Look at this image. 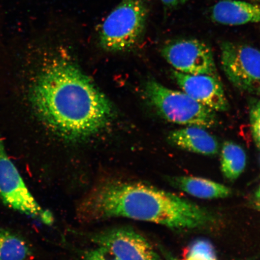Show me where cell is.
I'll return each instance as SVG.
<instances>
[{
  "mask_svg": "<svg viewBox=\"0 0 260 260\" xmlns=\"http://www.w3.org/2000/svg\"><path fill=\"white\" fill-rule=\"evenodd\" d=\"M165 60L178 72L219 77L212 50L195 39H181L168 42L161 49Z\"/></svg>",
  "mask_w": 260,
  "mask_h": 260,
  "instance_id": "cell-8",
  "label": "cell"
},
{
  "mask_svg": "<svg viewBox=\"0 0 260 260\" xmlns=\"http://www.w3.org/2000/svg\"><path fill=\"white\" fill-rule=\"evenodd\" d=\"M172 75L184 92L201 105L215 112H225L229 109L219 77L186 74L175 70L172 71Z\"/></svg>",
  "mask_w": 260,
  "mask_h": 260,
  "instance_id": "cell-9",
  "label": "cell"
},
{
  "mask_svg": "<svg viewBox=\"0 0 260 260\" xmlns=\"http://www.w3.org/2000/svg\"><path fill=\"white\" fill-rule=\"evenodd\" d=\"M81 235L119 260H160L151 243L130 226L112 227Z\"/></svg>",
  "mask_w": 260,
  "mask_h": 260,
  "instance_id": "cell-6",
  "label": "cell"
},
{
  "mask_svg": "<svg viewBox=\"0 0 260 260\" xmlns=\"http://www.w3.org/2000/svg\"><path fill=\"white\" fill-rule=\"evenodd\" d=\"M28 97L42 123L71 142L99 134L113 118L110 101L63 55L54 56L37 71L29 84Z\"/></svg>",
  "mask_w": 260,
  "mask_h": 260,
  "instance_id": "cell-1",
  "label": "cell"
},
{
  "mask_svg": "<svg viewBox=\"0 0 260 260\" xmlns=\"http://www.w3.org/2000/svg\"><path fill=\"white\" fill-rule=\"evenodd\" d=\"M0 199L6 206L46 225L54 222L53 214L42 209L26 186L14 162L9 157L0 133Z\"/></svg>",
  "mask_w": 260,
  "mask_h": 260,
  "instance_id": "cell-5",
  "label": "cell"
},
{
  "mask_svg": "<svg viewBox=\"0 0 260 260\" xmlns=\"http://www.w3.org/2000/svg\"><path fill=\"white\" fill-rule=\"evenodd\" d=\"M253 207L256 208V209L260 211V203L256 202V201H255L254 204H253Z\"/></svg>",
  "mask_w": 260,
  "mask_h": 260,
  "instance_id": "cell-21",
  "label": "cell"
},
{
  "mask_svg": "<svg viewBox=\"0 0 260 260\" xmlns=\"http://www.w3.org/2000/svg\"><path fill=\"white\" fill-rule=\"evenodd\" d=\"M246 154L241 146L233 142L223 143L221 150V170L230 181L236 180L245 170Z\"/></svg>",
  "mask_w": 260,
  "mask_h": 260,
  "instance_id": "cell-13",
  "label": "cell"
},
{
  "mask_svg": "<svg viewBox=\"0 0 260 260\" xmlns=\"http://www.w3.org/2000/svg\"><path fill=\"white\" fill-rule=\"evenodd\" d=\"M188 1V0H161L162 5L168 9L177 8L179 6L184 5Z\"/></svg>",
  "mask_w": 260,
  "mask_h": 260,
  "instance_id": "cell-18",
  "label": "cell"
},
{
  "mask_svg": "<svg viewBox=\"0 0 260 260\" xmlns=\"http://www.w3.org/2000/svg\"><path fill=\"white\" fill-rule=\"evenodd\" d=\"M145 93L156 111L168 122L204 128H213L216 125L215 111L186 93L167 88L154 80L146 84Z\"/></svg>",
  "mask_w": 260,
  "mask_h": 260,
  "instance_id": "cell-4",
  "label": "cell"
},
{
  "mask_svg": "<svg viewBox=\"0 0 260 260\" xmlns=\"http://www.w3.org/2000/svg\"><path fill=\"white\" fill-rule=\"evenodd\" d=\"M221 63L227 79L240 90L257 92L260 88V51L248 45L224 42Z\"/></svg>",
  "mask_w": 260,
  "mask_h": 260,
  "instance_id": "cell-7",
  "label": "cell"
},
{
  "mask_svg": "<svg viewBox=\"0 0 260 260\" xmlns=\"http://www.w3.org/2000/svg\"><path fill=\"white\" fill-rule=\"evenodd\" d=\"M250 122L253 140L260 148V101L253 100L250 105Z\"/></svg>",
  "mask_w": 260,
  "mask_h": 260,
  "instance_id": "cell-16",
  "label": "cell"
},
{
  "mask_svg": "<svg viewBox=\"0 0 260 260\" xmlns=\"http://www.w3.org/2000/svg\"><path fill=\"white\" fill-rule=\"evenodd\" d=\"M255 196L256 202L260 203V186L256 190Z\"/></svg>",
  "mask_w": 260,
  "mask_h": 260,
  "instance_id": "cell-20",
  "label": "cell"
},
{
  "mask_svg": "<svg viewBox=\"0 0 260 260\" xmlns=\"http://www.w3.org/2000/svg\"><path fill=\"white\" fill-rule=\"evenodd\" d=\"M31 255L30 247L24 238L0 228V260H26Z\"/></svg>",
  "mask_w": 260,
  "mask_h": 260,
  "instance_id": "cell-14",
  "label": "cell"
},
{
  "mask_svg": "<svg viewBox=\"0 0 260 260\" xmlns=\"http://www.w3.org/2000/svg\"><path fill=\"white\" fill-rule=\"evenodd\" d=\"M148 13L145 0H122L100 28L101 46L110 52L124 51L135 47L145 34Z\"/></svg>",
  "mask_w": 260,
  "mask_h": 260,
  "instance_id": "cell-3",
  "label": "cell"
},
{
  "mask_svg": "<svg viewBox=\"0 0 260 260\" xmlns=\"http://www.w3.org/2000/svg\"><path fill=\"white\" fill-rule=\"evenodd\" d=\"M183 260H217L212 244L206 240L194 241L185 252Z\"/></svg>",
  "mask_w": 260,
  "mask_h": 260,
  "instance_id": "cell-15",
  "label": "cell"
},
{
  "mask_svg": "<svg viewBox=\"0 0 260 260\" xmlns=\"http://www.w3.org/2000/svg\"><path fill=\"white\" fill-rule=\"evenodd\" d=\"M258 92L259 93V95H260V88L259 89Z\"/></svg>",
  "mask_w": 260,
  "mask_h": 260,
  "instance_id": "cell-22",
  "label": "cell"
},
{
  "mask_svg": "<svg viewBox=\"0 0 260 260\" xmlns=\"http://www.w3.org/2000/svg\"><path fill=\"white\" fill-rule=\"evenodd\" d=\"M175 187L201 199H219L230 196L229 187L208 179L196 177H174L168 179Z\"/></svg>",
  "mask_w": 260,
  "mask_h": 260,
  "instance_id": "cell-12",
  "label": "cell"
},
{
  "mask_svg": "<svg viewBox=\"0 0 260 260\" xmlns=\"http://www.w3.org/2000/svg\"><path fill=\"white\" fill-rule=\"evenodd\" d=\"M168 139L176 147L194 153L213 155L219 151L217 139L200 126H188L175 130L169 134Z\"/></svg>",
  "mask_w": 260,
  "mask_h": 260,
  "instance_id": "cell-11",
  "label": "cell"
},
{
  "mask_svg": "<svg viewBox=\"0 0 260 260\" xmlns=\"http://www.w3.org/2000/svg\"><path fill=\"white\" fill-rule=\"evenodd\" d=\"M211 18L217 24L236 26L260 22V5L237 1L221 0L211 10Z\"/></svg>",
  "mask_w": 260,
  "mask_h": 260,
  "instance_id": "cell-10",
  "label": "cell"
},
{
  "mask_svg": "<svg viewBox=\"0 0 260 260\" xmlns=\"http://www.w3.org/2000/svg\"><path fill=\"white\" fill-rule=\"evenodd\" d=\"M81 222L117 217L152 222L174 230L207 226L213 216L177 195L141 181L107 178L96 183L78 204Z\"/></svg>",
  "mask_w": 260,
  "mask_h": 260,
  "instance_id": "cell-2",
  "label": "cell"
},
{
  "mask_svg": "<svg viewBox=\"0 0 260 260\" xmlns=\"http://www.w3.org/2000/svg\"><path fill=\"white\" fill-rule=\"evenodd\" d=\"M81 260H119L106 250L100 247L84 250L80 253Z\"/></svg>",
  "mask_w": 260,
  "mask_h": 260,
  "instance_id": "cell-17",
  "label": "cell"
},
{
  "mask_svg": "<svg viewBox=\"0 0 260 260\" xmlns=\"http://www.w3.org/2000/svg\"><path fill=\"white\" fill-rule=\"evenodd\" d=\"M162 254L164 255L166 260H180L172 255L170 252L167 251L164 248H160Z\"/></svg>",
  "mask_w": 260,
  "mask_h": 260,
  "instance_id": "cell-19",
  "label": "cell"
}]
</instances>
